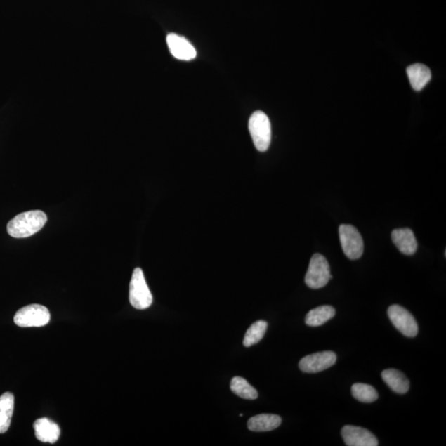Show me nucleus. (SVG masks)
<instances>
[{"label":"nucleus","mask_w":446,"mask_h":446,"mask_svg":"<svg viewBox=\"0 0 446 446\" xmlns=\"http://www.w3.org/2000/svg\"><path fill=\"white\" fill-rule=\"evenodd\" d=\"M129 300L131 306L138 310L147 309L152 304V294L140 268H136L131 276Z\"/></svg>","instance_id":"nucleus-3"},{"label":"nucleus","mask_w":446,"mask_h":446,"mask_svg":"<svg viewBox=\"0 0 446 446\" xmlns=\"http://www.w3.org/2000/svg\"><path fill=\"white\" fill-rule=\"evenodd\" d=\"M166 41L173 58L181 60H187V62L196 58L197 51L194 46L185 37L171 34L167 36Z\"/></svg>","instance_id":"nucleus-10"},{"label":"nucleus","mask_w":446,"mask_h":446,"mask_svg":"<svg viewBox=\"0 0 446 446\" xmlns=\"http://www.w3.org/2000/svg\"><path fill=\"white\" fill-rule=\"evenodd\" d=\"M231 389L236 395L247 400H255L258 398L256 389L242 377H234L232 379Z\"/></svg>","instance_id":"nucleus-18"},{"label":"nucleus","mask_w":446,"mask_h":446,"mask_svg":"<svg viewBox=\"0 0 446 446\" xmlns=\"http://www.w3.org/2000/svg\"><path fill=\"white\" fill-rule=\"evenodd\" d=\"M51 320L49 310L42 305L31 304L17 312L13 321L21 327H40L46 326Z\"/></svg>","instance_id":"nucleus-5"},{"label":"nucleus","mask_w":446,"mask_h":446,"mask_svg":"<svg viewBox=\"0 0 446 446\" xmlns=\"http://www.w3.org/2000/svg\"><path fill=\"white\" fill-rule=\"evenodd\" d=\"M337 357L335 352L322 351L303 357L300 360L299 369L304 373L314 374L329 369L336 364Z\"/></svg>","instance_id":"nucleus-8"},{"label":"nucleus","mask_w":446,"mask_h":446,"mask_svg":"<svg viewBox=\"0 0 446 446\" xmlns=\"http://www.w3.org/2000/svg\"><path fill=\"white\" fill-rule=\"evenodd\" d=\"M14 409V397L11 393L0 396V434L6 433L11 424Z\"/></svg>","instance_id":"nucleus-16"},{"label":"nucleus","mask_w":446,"mask_h":446,"mask_svg":"<svg viewBox=\"0 0 446 446\" xmlns=\"http://www.w3.org/2000/svg\"><path fill=\"white\" fill-rule=\"evenodd\" d=\"M341 436L348 446H378L379 442L372 433L362 427L345 426L341 430Z\"/></svg>","instance_id":"nucleus-9"},{"label":"nucleus","mask_w":446,"mask_h":446,"mask_svg":"<svg viewBox=\"0 0 446 446\" xmlns=\"http://www.w3.org/2000/svg\"><path fill=\"white\" fill-rule=\"evenodd\" d=\"M34 427L36 438L41 442L54 444L60 438L59 426L48 419L37 420Z\"/></svg>","instance_id":"nucleus-12"},{"label":"nucleus","mask_w":446,"mask_h":446,"mask_svg":"<svg viewBox=\"0 0 446 446\" xmlns=\"http://www.w3.org/2000/svg\"><path fill=\"white\" fill-rule=\"evenodd\" d=\"M267 327L268 323L265 321L261 320L253 323L244 337L243 345L250 347L257 344L264 337Z\"/></svg>","instance_id":"nucleus-20"},{"label":"nucleus","mask_w":446,"mask_h":446,"mask_svg":"<svg viewBox=\"0 0 446 446\" xmlns=\"http://www.w3.org/2000/svg\"><path fill=\"white\" fill-rule=\"evenodd\" d=\"M352 395L361 402H374L379 398V394L373 386L365 383H355L351 388Z\"/></svg>","instance_id":"nucleus-19"},{"label":"nucleus","mask_w":446,"mask_h":446,"mask_svg":"<svg viewBox=\"0 0 446 446\" xmlns=\"http://www.w3.org/2000/svg\"><path fill=\"white\" fill-rule=\"evenodd\" d=\"M408 79L411 86L416 91H421L431 79V70L425 65L416 63L407 69Z\"/></svg>","instance_id":"nucleus-14"},{"label":"nucleus","mask_w":446,"mask_h":446,"mask_svg":"<svg viewBox=\"0 0 446 446\" xmlns=\"http://www.w3.org/2000/svg\"><path fill=\"white\" fill-rule=\"evenodd\" d=\"M385 383L398 394H405L409 391L410 382L406 375L395 369H388L383 371L381 374Z\"/></svg>","instance_id":"nucleus-13"},{"label":"nucleus","mask_w":446,"mask_h":446,"mask_svg":"<svg viewBox=\"0 0 446 446\" xmlns=\"http://www.w3.org/2000/svg\"><path fill=\"white\" fill-rule=\"evenodd\" d=\"M253 143L261 152H265L270 147L271 142V124L269 117L262 111H256L249 119Z\"/></svg>","instance_id":"nucleus-2"},{"label":"nucleus","mask_w":446,"mask_h":446,"mask_svg":"<svg viewBox=\"0 0 446 446\" xmlns=\"http://www.w3.org/2000/svg\"><path fill=\"white\" fill-rule=\"evenodd\" d=\"M388 315L393 325L407 337H415L419 334V325L414 317L407 309L394 304L388 309Z\"/></svg>","instance_id":"nucleus-7"},{"label":"nucleus","mask_w":446,"mask_h":446,"mask_svg":"<svg viewBox=\"0 0 446 446\" xmlns=\"http://www.w3.org/2000/svg\"><path fill=\"white\" fill-rule=\"evenodd\" d=\"M336 310L329 305L317 307L312 309L307 314L305 322L309 327H319L331 320L335 316Z\"/></svg>","instance_id":"nucleus-17"},{"label":"nucleus","mask_w":446,"mask_h":446,"mask_svg":"<svg viewBox=\"0 0 446 446\" xmlns=\"http://www.w3.org/2000/svg\"><path fill=\"white\" fill-rule=\"evenodd\" d=\"M392 240L402 254L412 256L417 250V242L415 235L410 228L393 230Z\"/></svg>","instance_id":"nucleus-11"},{"label":"nucleus","mask_w":446,"mask_h":446,"mask_svg":"<svg viewBox=\"0 0 446 446\" xmlns=\"http://www.w3.org/2000/svg\"><path fill=\"white\" fill-rule=\"evenodd\" d=\"M48 221L46 214L40 210L28 211L14 217L8 223L9 236L14 238H27L39 232Z\"/></svg>","instance_id":"nucleus-1"},{"label":"nucleus","mask_w":446,"mask_h":446,"mask_svg":"<svg viewBox=\"0 0 446 446\" xmlns=\"http://www.w3.org/2000/svg\"><path fill=\"white\" fill-rule=\"evenodd\" d=\"M329 263L321 254H314L310 261L308 270L305 276V283L309 288L319 289L332 280Z\"/></svg>","instance_id":"nucleus-4"},{"label":"nucleus","mask_w":446,"mask_h":446,"mask_svg":"<svg viewBox=\"0 0 446 446\" xmlns=\"http://www.w3.org/2000/svg\"><path fill=\"white\" fill-rule=\"evenodd\" d=\"M282 424L281 417L275 414H260L252 417L248 421L249 430L263 433V431H273Z\"/></svg>","instance_id":"nucleus-15"},{"label":"nucleus","mask_w":446,"mask_h":446,"mask_svg":"<svg viewBox=\"0 0 446 446\" xmlns=\"http://www.w3.org/2000/svg\"><path fill=\"white\" fill-rule=\"evenodd\" d=\"M339 236L345 255L350 260L360 259L364 252V242L358 230L352 225L342 224Z\"/></svg>","instance_id":"nucleus-6"}]
</instances>
